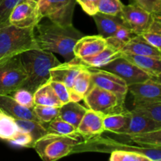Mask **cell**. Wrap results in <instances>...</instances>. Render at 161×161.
Wrapping results in <instances>:
<instances>
[{
    "mask_svg": "<svg viewBox=\"0 0 161 161\" xmlns=\"http://www.w3.org/2000/svg\"><path fill=\"white\" fill-rule=\"evenodd\" d=\"M34 31L39 48L61 55L65 62H69L75 58L74 46L83 36L73 25L61 26L50 20L42 22L41 20L35 27Z\"/></svg>",
    "mask_w": 161,
    "mask_h": 161,
    "instance_id": "1",
    "label": "cell"
},
{
    "mask_svg": "<svg viewBox=\"0 0 161 161\" xmlns=\"http://www.w3.org/2000/svg\"><path fill=\"white\" fill-rule=\"evenodd\" d=\"M20 58L27 73V79L20 88L33 94L39 86L50 81V69L61 63L53 53L39 48L23 52Z\"/></svg>",
    "mask_w": 161,
    "mask_h": 161,
    "instance_id": "2",
    "label": "cell"
},
{
    "mask_svg": "<svg viewBox=\"0 0 161 161\" xmlns=\"http://www.w3.org/2000/svg\"><path fill=\"white\" fill-rule=\"evenodd\" d=\"M34 29L12 25L0 28V62L27 50L39 48Z\"/></svg>",
    "mask_w": 161,
    "mask_h": 161,
    "instance_id": "3",
    "label": "cell"
},
{
    "mask_svg": "<svg viewBox=\"0 0 161 161\" xmlns=\"http://www.w3.org/2000/svg\"><path fill=\"white\" fill-rule=\"evenodd\" d=\"M80 145L78 136L48 133L36 142L34 149L44 161H55L74 152Z\"/></svg>",
    "mask_w": 161,
    "mask_h": 161,
    "instance_id": "4",
    "label": "cell"
},
{
    "mask_svg": "<svg viewBox=\"0 0 161 161\" xmlns=\"http://www.w3.org/2000/svg\"><path fill=\"white\" fill-rule=\"evenodd\" d=\"M125 97L92 85L83 97L87 108L105 116L126 111Z\"/></svg>",
    "mask_w": 161,
    "mask_h": 161,
    "instance_id": "5",
    "label": "cell"
},
{
    "mask_svg": "<svg viewBox=\"0 0 161 161\" xmlns=\"http://www.w3.org/2000/svg\"><path fill=\"white\" fill-rule=\"evenodd\" d=\"M26 79L20 55L0 62V94H11L21 87Z\"/></svg>",
    "mask_w": 161,
    "mask_h": 161,
    "instance_id": "6",
    "label": "cell"
},
{
    "mask_svg": "<svg viewBox=\"0 0 161 161\" xmlns=\"http://www.w3.org/2000/svg\"><path fill=\"white\" fill-rule=\"evenodd\" d=\"M75 3V0H39L38 6L42 18L61 26H71Z\"/></svg>",
    "mask_w": 161,
    "mask_h": 161,
    "instance_id": "7",
    "label": "cell"
},
{
    "mask_svg": "<svg viewBox=\"0 0 161 161\" xmlns=\"http://www.w3.org/2000/svg\"><path fill=\"white\" fill-rule=\"evenodd\" d=\"M42 17L34 0H20L13 9L9 17V25L19 28H33L39 23Z\"/></svg>",
    "mask_w": 161,
    "mask_h": 161,
    "instance_id": "8",
    "label": "cell"
},
{
    "mask_svg": "<svg viewBox=\"0 0 161 161\" xmlns=\"http://www.w3.org/2000/svg\"><path fill=\"white\" fill-rule=\"evenodd\" d=\"M104 70L113 72L124 80L127 86L144 82L152 78L149 74L121 56L102 68Z\"/></svg>",
    "mask_w": 161,
    "mask_h": 161,
    "instance_id": "9",
    "label": "cell"
},
{
    "mask_svg": "<svg viewBox=\"0 0 161 161\" xmlns=\"http://www.w3.org/2000/svg\"><path fill=\"white\" fill-rule=\"evenodd\" d=\"M124 23L135 35H142L153 21V14L136 3L123 7L120 14Z\"/></svg>",
    "mask_w": 161,
    "mask_h": 161,
    "instance_id": "10",
    "label": "cell"
},
{
    "mask_svg": "<svg viewBox=\"0 0 161 161\" xmlns=\"http://www.w3.org/2000/svg\"><path fill=\"white\" fill-rule=\"evenodd\" d=\"M88 69L91 73L92 85L126 97L128 93V86L123 79L102 69L88 68Z\"/></svg>",
    "mask_w": 161,
    "mask_h": 161,
    "instance_id": "11",
    "label": "cell"
},
{
    "mask_svg": "<svg viewBox=\"0 0 161 161\" xmlns=\"http://www.w3.org/2000/svg\"><path fill=\"white\" fill-rule=\"evenodd\" d=\"M86 141L94 144L101 145L105 147H112L114 149H124V150L135 152L147 157L149 161H161V146H140V145L133 146V145L118 142L110 138H100L99 136L96 137L95 138H90Z\"/></svg>",
    "mask_w": 161,
    "mask_h": 161,
    "instance_id": "12",
    "label": "cell"
},
{
    "mask_svg": "<svg viewBox=\"0 0 161 161\" xmlns=\"http://www.w3.org/2000/svg\"><path fill=\"white\" fill-rule=\"evenodd\" d=\"M127 123L120 135L126 137L147 133L161 128V124L134 109L127 110Z\"/></svg>",
    "mask_w": 161,
    "mask_h": 161,
    "instance_id": "13",
    "label": "cell"
},
{
    "mask_svg": "<svg viewBox=\"0 0 161 161\" xmlns=\"http://www.w3.org/2000/svg\"><path fill=\"white\" fill-rule=\"evenodd\" d=\"M86 66L83 64L79 58H75L69 62L60 63L55 67L50 69V80L61 82L72 92V86L75 78L82 69Z\"/></svg>",
    "mask_w": 161,
    "mask_h": 161,
    "instance_id": "14",
    "label": "cell"
},
{
    "mask_svg": "<svg viewBox=\"0 0 161 161\" xmlns=\"http://www.w3.org/2000/svg\"><path fill=\"white\" fill-rule=\"evenodd\" d=\"M128 92L134 97V103L161 100V83L150 78L128 86Z\"/></svg>",
    "mask_w": 161,
    "mask_h": 161,
    "instance_id": "15",
    "label": "cell"
},
{
    "mask_svg": "<svg viewBox=\"0 0 161 161\" xmlns=\"http://www.w3.org/2000/svg\"><path fill=\"white\" fill-rule=\"evenodd\" d=\"M103 118V115L88 108L77 127V132L86 140L100 136L105 132Z\"/></svg>",
    "mask_w": 161,
    "mask_h": 161,
    "instance_id": "16",
    "label": "cell"
},
{
    "mask_svg": "<svg viewBox=\"0 0 161 161\" xmlns=\"http://www.w3.org/2000/svg\"><path fill=\"white\" fill-rule=\"evenodd\" d=\"M108 46L105 38L97 36H82L75 44L73 53L76 58H83L95 55Z\"/></svg>",
    "mask_w": 161,
    "mask_h": 161,
    "instance_id": "17",
    "label": "cell"
},
{
    "mask_svg": "<svg viewBox=\"0 0 161 161\" xmlns=\"http://www.w3.org/2000/svg\"><path fill=\"white\" fill-rule=\"evenodd\" d=\"M0 110L16 119L40 121L31 108L20 105L10 94H0Z\"/></svg>",
    "mask_w": 161,
    "mask_h": 161,
    "instance_id": "18",
    "label": "cell"
},
{
    "mask_svg": "<svg viewBox=\"0 0 161 161\" xmlns=\"http://www.w3.org/2000/svg\"><path fill=\"white\" fill-rule=\"evenodd\" d=\"M91 17L94 20L99 35L105 39L113 36L119 27L126 25L120 15H108L97 12Z\"/></svg>",
    "mask_w": 161,
    "mask_h": 161,
    "instance_id": "19",
    "label": "cell"
},
{
    "mask_svg": "<svg viewBox=\"0 0 161 161\" xmlns=\"http://www.w3.org/2000/svg\"><path fill=\"white\" fill-rule=\"evenodd\" d=\"M123 53L161 58V51L147 42L142 35L134 36L121 49Z\"/></svg>",
    "mask_w": 161,
    "mask_h": 161,
    "instance_id": "20",
    "label": "cell"
},
{
    "mask_svg": "<svg viewBox=\"0 0 161 161\" xmlns=\"http://www.w3.org/2000/svg\"><path fill=\"white\" fill-rule=\"evenodd\" d=\"M123 53L120 50L108 45L95 55L86 58H80L83 64L88 68H95V69H102L104 66L107 65L113 61L119 58L122 56Z\"/></svg>",
    "mask_w": 161,
    "mask_h": 161,
    "instance_id": "21",
    "label": "cell"
},
{
    "mask_svg": "<svg viewBox=\"0 0 161 161\" xmlns=\"http://www.w3.org/2000/svg\"><path fill=\"white\" fill-rule=\"evenodd\" d=\"M122 57L138 66L139 69L147 72L152 77L161 74V58L143 55L123 53Z\"/></svg>",
    "mask_w": 161,
    "mask_h": 161,
    "instance_id": "22",
    "label": "cell"
},
{
    "mask_svg": "<svg viewBox=\"0 0 161 161\" xmlns=\"http://www.w3.org/2000/svg\"><path fill=\"white\" fill-rule=\"evenodd\" d=\"M91 73L88 67H86L82 69L74 81L72 92L70 93L71 101L79 102L83 100V97L91 89Z\"/></svg>",
    "mask_w": 161,
    "mask_h": 161,
    "instance_id": "23",
    "label": "cell"
},
{
    "mask_svg": "<svg viewBox=\"0 0 161 161\" xmlns=\"http://www.w3.org/2000/svg\"><path fill=\"white\" fill-rule=\"evenodd\" d=\"M88 108L76 102H70L60 107L59 116L77 128Z\"/></svg>",
    "mask_w": 161,
    "mask_h": 161,
    "instance_id": "24",
    "label": "cell"
},
{
    "mask_svg": "<svg viewBox=\"0 0 161 161\" xmlns=\"http://www.w3.org/2000/svg\"><path fill=\"white\" fill-rule=\"evenodd\" d=\"M35 105L60 107L63 105L58 99L50 82L39 86L34 92Z\"/></svg>",
    "mask_w": 161,
    "mask_h": 161,
    "instance_id": "25",
    "label": "cell"
},
{
    "mask_svg": "<svg viewBox=\"0 0 161 161\" xmlns=\"http://www.w3.org/2000/svg\"><path fill=\"white\" fill-rule=\"evenodd\" d=\"M15 121L19 130L27 132L32 137L35 144L39 138L48 134L47 129L42 125V123L39 121L16 119Z\"/></svg>",
    "mask_w": 161,
    "mask_h": 161,
    "instance_id": "26",
    "label": "cell"
},
{
    "mask_svg": "<svg viewBox=\"0 0 161 161\" xmlns=\"http://www.w3.org/2000/svg\"><path fill=\"white\" fill-rule=\"evenodd\" d=\"M127 110L122 113H116V114L104 116L103 125L105 131H110L117 135H120L127 125Z\"/></svg>",
    "mask_w": 161,
    "mask_h": 161,
    "instance_id": "27",
    "label": "cell"
},
{
    "mask_svg": "<svg viewBox=\"0 0 161 161\" xmlns=\"http://www.w3.org/2000/svg\"><path fill=\"white\" fill-rule=\"evenodd\" d=\"M133 109L161 124V100L134 103Z\"/></svg>",
    "mask_w": 161,
    "mask_h": 161,
    "instance_id": "28",
    "label": "cell"
},
{
    "mask_svg": "<svg viewBox=\"0 0 161 161\" xmlns=\"http://www.w3.org/2000/svg\"><path fill=\"white\" fill-rule=\"evenodd\" d=\"M48 133L58 134L61 135H69V136L81 137L77 132V128L68 123L67 121L61 119L58 116L53 120L49 123L48 127H47Z\"/></svg>",
    "mask_w": 161,
    "mask_h": 161,
    "instance_id": "29",
    "label": "cell"
},
{
    "mask_svg": "<svg viewBox=\"0 0 161 161\" xmlns=\"http://www.w3.org/2000/svg\"><path fill=\"white\" fill-rule=\"evenodd\" d=\"M18 131L14 118L0 111V139L9 142Z\"/></svg>",
    "mask_w": 161,
    "mask_h": 161,
    "instance_id": "30",
    "label": "cell"
},
{
    "mask_svg": "<svg viewBox=\"0 0 161 161\" xmlns=\"http://www.w3.org/2000/svg\"><path fill=\"white\" fill-rule=\"evenodd\" d=\"M130 141L140 146H161V128L147 133L128 136Z\"/></svg>",
    "mask_w": 161,
    "mask_h": 161,
    "instance_id": "31",
    "label": "cell"
},
{
    "mask_svg": "<svg viewBox=\"0 0 161 161\" xmlns=\"http://www.w3.org/2000/svg\"><path fill=\"white\" fill-rule=\"evenodd\" d=\"M135 36L133 31L127 25H123L119 27L117 31L112 36L107 38L106 40L108 45H111L116 48L121 50L122 47L133 37Z\"/></svg>",
    "mask_w": 161,
    "mask_h": 161,
    "instance_id": "32",
    "label": "cell"
},
{
    "mask_svg": "<svg viewBox=\"0 0 161 161\" xmlns=\"http://www.w3.org/2000/svg\"><path fill=\"white\" fill-rule=\"evenodd\" d=\"M149 43L161 51V24L153 15V21L149 28L142 34Z\"/></svg>",
    "mask_w": 161,
    "mask_h": 161,
    "instance_id": "33",
    "label": "cell"
},
{
    "mask_svg": "<svg viewBox=\"0 0 161 161\" xmlns=\"http://www.w3.org/2000/svg\"><path fill=\"white\" fill-rule=\"evenodd\" d=\"M35 115L37 116L39 120L44 124H49L56 117L59 116L60 108L58 107L47 106V105H35L32 108Z\"/></svg>",
    "mask_w": 161,
    "mask_h": 161,
    "instance_id": "34",
    "label": "cell"
},
{
    "mask_svg": "<svg viewBox=\"0 0 161 161\" xmlns=\"http://www.w3.org/2000/svg\"><path fill=\"white\" fill-rule=\"evenodd\" d=\"M110 161H149L147 157L135 152L124 149H113L110 153Z\"/></svg>",
    "mask_w": 161,
    "mask_h": 161,
    "instance_id": "35",
    "label": "cell"
},
{
    "mask_svg": "<svg viewBox=\"0 0 161 161\" xmlns=\"http://www.w3.org/2000/svg\"><path fill=\"white\" fill-rule=\"evenodd\" d=\"M124 4L120 0H99L97 12L108 15H120Z\"/></svg>",
    "mask_w": 161,
    "mask_h": 161,
    "instance_id": "36",
    "label": "cell"
},
{
    "mask_svg": "<svg viewBox=\"0 0 161 161\" xmlns=\"http://www.w3.org/2000/svg\"><path fill=\"white\" fill-rule=\"evenodd\" d=\"M10 95L15 99L16 102L26 108L32 109L33 107L35 106L34 94L25 88H19L17 91L13 92Z\"/></svg>",
    "mask_w": 161,
    "mask_h": 161,
    "instance_id": "37",
    "label": "cell"
},
{
    "mask_svg": "<svg viewBox=\"0 0 161 161\" xmlns=\"http://www.w3.org/2000/svg\"><path fill=\"white\" fill-rule=\"evenodd\" d=\"M20 0H0V28L9 25V17L14 6Z\"/></svg>",
    "mask_w": 161,
    "mask_h": 161,
    "instance_id": "38",
    "label": "cell"
},
{
    "mask_svg": "<svg viewBox=\"0 0 161 161\" xmlns=\"http://www.w3.org/2000/svg\"><path fill=\"white\" fill-rule=\"evenodd\" d=\"M9 142L16 145V146L25 148H34L35 146V142L32 137L27 132L22 131L19 129L18 131L15 134V135Z\"/></svg>",
    "mask_w": 161,
    "mask_h": 161,
    "instance_id": "39",
    "label": "cell"
},
{
    "mask_svg": "<svg viewBox=\"0 0 161 161\" xmlns=\"http://www.w3.org/2000/svg\"><path fill=\"white\" fill-rule=\"evenodd\" d=\"M50 83L53 91H54L55 94L58 96V99L61 101L63 105L70 102V91L64 83H61V82L54 81V80H50Z\"/></svg>",
    "mask_w": 161,
    "mask_h": 161,
    "instance_id": "40",
    "label": "cell"
},
{
    "mask_svg": "<svg viewBox=\"0 0 161 161\" xmlns=\"http://www.w3.org/2000/svg\"><path fill=\"white\" fill-rule=\"evenodd\" d=\"M135 3L152 14H160L161 9L159 0H135Z\"/></svg>",
    "mask_w": 161,
    "mask_h": 161,
    "instance_id": "41",
    "label": "cell"
},
{
    "mask_svg": "<svg viewBox=\"0 0 161 161\" xmlns=\"http://www.w3.org/2000/svg\"><path fill=\"white\" fill-rule=\"evenodd\" d=\"M81 6L85 13L90 16H93L97 12L99 0H75Z\"/></svg>",
    "mask_w": 161,
    "mask_h": 161,
    "instance_id": "42",
    "label": "cell"
},
{
    "mask_svg": "<svg viewBox=\"0 0 161 161\" xmlns=\"http://www.w3.org/2000/svg\"><path fill=\"white\" fill-rule=\"evenodd\" d=\"M153 17L156 19V20H158L159 22L161 24V14H153Z\"/></svg>",
    "mask_w": 161,
    "mask_h": 161,
    "instance_id": "43",
    "label": "cell"
},
{
    "mask_svg": "<svg viewBox=\"0 0 161 161\" xmlns=\"http://www.w3.org/2000/svg\"><path fill=\"white\" fill-rule=\"evenodd\" d=\"M152 78L155 79V80H161V74H160V75H157V76L152 77Z\"/></svg>",
    "mask_w": 161,
    "mask_h": 161,
    "instance_id": "44",
    "label": "cell"
},
{
    "mask_svg": "<svg viewBox=\"0 0 161 161\" xmlns=\"http://www.w3.org/2000/svg\"><path fill=\"white\" fill-rule=\"evenodd\" d=\"M159 2H160V9H161V0H159Z\"/></svg>",
    "mask_w": 161,
    "mask_h": 161,
    "instance_id": "45",
    "label": "cell"
},
{
    "mask_svg": "<svg viewBox=\"0 0 161 161\" xmlns=\"http://www.w3.org/2000/svg\"><path fill=\"white\" fill-rule=\"evenodd\" d=\"M154 80H155V79H154ZM157 81H159L160 83H161V80H157Z\"/></svg>",
    "mask_w": 161,
    "mask_h": 161,
    "instance_id": "46",
    "label": "cell"
},
{
    "mask_svg": "<svg viewBox=\"0 0 161 161\" xmlns=\"http://www.w3.org/2000/svg\"><path fill=\"white\" fill-rule=\"evenodd\" d=\"M34 1H36V2H39V0H34Z\"/></svg>",
    "mask_w": 161,
    "mask_h": 161,
    "instance_id": "47",
    "label": "cell"
},
{
    "mask_svg": "<svg viewBox=\"0 0 161 161\" xmlns=\"http://www.w3.org/2000/svg\"><path fill=\"white\" fill-rule=\"evenodd\" d=\"M0 111H1V110H0Z\"/></svg>",
    "mask_w": 161,
    "mask_h": 161,
    "instance_id": "48",
    "label": "cell"
}]
</instances>
